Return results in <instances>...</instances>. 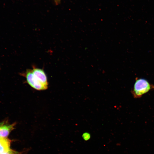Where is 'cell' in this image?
<instances>
[{"label":"cell","instance_id":"2","mask_svg":"<svg viewBox=\"0 0 154 154\" xmlns=\"http://www.w3.org/2000/svg\"><path fill=\"white\" fill-rule=\"evenodd\" d=\"M22 75L26 78L29 85L34 89L38 90H44L47 89L48 86L43 84L35 77L32 70L27 69Z\"/></svg>","mask_w":154,"mask_h":154},{"label":"cell","instance_id":"6","mask_svg":"<svg viewBox=\"0 0 154 154\" xmlns=\"http://www.w3.org/2000/svg\"><path fill=\"white\" fill-rule=\"evenodd\" d=\"M29 149H26L22 151L19 152L13 150H10L6 152L1 154H27L29 151Z\"/></svg>","mask_w":154,"mask_h":154},{"label":"cell","instance_id":"4","mask_svg":"<svg viewBox=\"0 0 154 154\" xmlns=\"http://www.w3.org/2000/svg\"><path fill=\"white\" fill-rule=\"evenodd\" d=\"M15 123L11 125L0 124V137L5 138L14 128Z\"/></svg>","mask_w":154,"mask_h":154},{"label":"cell","instance_id":"5","mask_svg":"<svg viewBox=\"0 0 154 154\" xmlns=\"http://www.w3.org/2000/svg\"><path fill=\"white\" fill-rule=\"evenodd\" d=\"M11 141L5 138L0 137V154L10 150Z\"/></svg>","mask_w":154,"mask_h":154},{"label":"cell","instance_id":"1","mask_svg":"<svg viewBox=\"0 0 154 154\" xmlns=\"http://www.w3.org/2000/svg\"><path fill=\"white\" fill-rule=\"evenodd\" d=\"M151 88V85L147 80L139 79L136 80L134 84L132 93L134 97L138 98L148 92Z\"/></svg>","mask_w":154,"mask_h":154},{"label":"cell","instance_id":"3","mask_svg":"<svg viewBox=\"0 0 154 154\" xmlns=\"http://www.w3.org/2000/svg\"><path fill=\"white\" fill-rule=\"evenodd\" d=\"M33 72L35 77L41 82L48 86V83L46 74L44 70L33 66Z\"/></svg>","mask_w":154,"mask_h":154},{"label":"cell","instance_id":"7","mask_svg":"<svg viewBox=\"0 0 154 154\" xmlns=\"http://www.w3.org/2000/svg\"><path fill=\"white\" fill-rule=\"evenodd\" d=\"M54 1L56 4H58L60 3V0H54Z\"/></svg>","mask_w":154,"mask_h":154}]
</instances>
